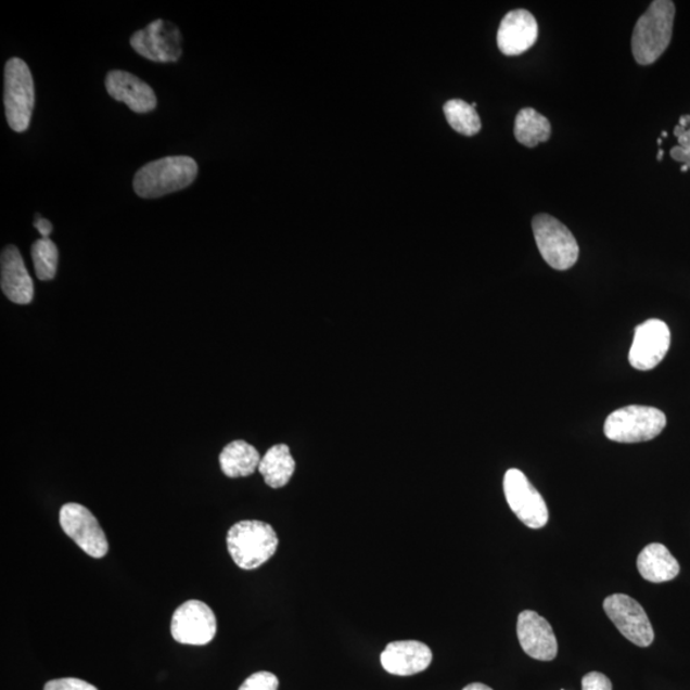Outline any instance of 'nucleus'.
I'll return each instance as SVG.
<instances>
[{"instance_id": "f257e3e1", "label": "nucleus", "mask_w": 690, "mask_h": 690, "mask_svg": "<svg viewBox=\"0 0 690 690\" xmlns=\"http://www.w3.org/2000/svg\"><path fill=\"white\" fill-rule=\"evenodd\" d=\"M675 12L677 9L670 0H656L637 21L631 35V53L641 66L657 62L670 46Z\"/></svg>"}, {"instance_id": "f03ea898", "label": "nucleus", "mask_w": 690, "mask_h": 690, "mask_svg": "<svg viewBox=\"0 0 690 690\" xmlns=\"http://www.w3.org/2000/svg\"><path fill=\"white\" fill-rule=\"evenodd\" d=\"M199 165L190 156H167L136 173L135 192L142 199H157L184 190L195 182Z\"/></svg>"}, {"instance_id": "7ed1b4c3", "label": "nucleus", "mask_w": 690, "mask_h": 690, "mask_svg": "<svg viewBox=\"0 0 690 690\" xmlns=\"http://www.w3.org/2000/svg\"><path fill=\"white\" fill-rule=\"evenodd\" d=\"M227 545L241 570L254 571L274 557L279 540L269 523L241 521L228 531Z\"/></svg>"}, {"instance_id": "20e7f679", "label": "nucleus", "mask_w": 690, "mask_h": 690, "mask_svg": "<svg viewBox=\"0 0 690 690\" xmlns=\"http://www.w3.org/2000/svg\"><path fill=\"white\" fill-rule=\"evenodd\" d=\"M666 416L657 408L628 406L611 413L603 433L611 442L635 444L650 442L663 433Z\"/></svg>"}, {"instance_id": "39448f33", "label": "nucleus", "mask_w": 690, "mask_h": 690, "mask_svg": "<svg viewBox=\"0 0 690 690\" xmlns=\"http://www.w3.org/2000/svg\"><path fill=\"white\" fill-rule=\"evenodd\" d=\"M4 106L7 120L14 132L30 126L35 106L34 78L26 62L12 58L4 69Z\"/></svg>"}, {"instance_id": "423d86ee", "label": "nucleus", "mask_w": 690, "mask_h": 690, "mask_svg": "<svg viewBox=\"0 0 690 690\" xmlns=\"http://www.w3.org/2000/svg\"><path fill=\"white\" fill-rule=\"evenodd\" d=\"M538 251L552 269L565 271L578 261L577 240L562 221L549 214H538L532 220Z\"/></svg>"}, {"instance_id": "0eeeda50", "label": "nucleus", "mask_w": 690, "mask_h": 690, "mask_svg": "<svg viewBox=\"0 0 690 690\" xmlns=\"http://www.w3.org/2000/svg\"><path fill=\"white\" fill-rule=\"evenodd\" d=\"M504 494L510 509L527 527L540 529L548 524V506L522 471L512 469L506 473Z\"/></svg>"}, {"instance_id": "6e6552de", "label": "nucleus", "mask_w": 690, "mask_h": 690, "mask_svg": "<svg viewBox=\"0 0 690 690\" xmlns=\"http://www.w3.org/2000/svg\"><path fill=\"white\" fill-rule=\"evenodd\" d=\"M61 527L82 551L91 558H104L110 550L106 536L95 516L88 508L76 502L63 506L60 513Z\"/></svg>"}, {"instance_id": "1a4fd4ad", "label": "nucleus", "mask_w": 690, "mask_h": 690, "mask_svg": "<svg viewBox=\"0 0 690 690\" xmlns=\"http://www.w3.org/2000/svg\"><path fill=\"white\" fill-rule=\"evenodd\" d=\"M170 630L178 643L205 646L217 635V617L205 602L186 601L173 614Z\"/></svg>"}, {"instance_id": "9d476101", "label": "nucleus", "mask_w": 690, "mask_h": 690, "mask_svg": "<svg viewBox=\"0 0 690 690\" xmlns=\"http://www.w3.org/2000/svg\"><path fill=\"white\" fill-rule=\"evenodd\" d=\"M603 610L622 635L638 647H649L655 639L644 609L628 595L615 593L603 601Z\"/></svg>"}, {"instance_id": "9b49d317", "label": "nucleus", "mask_w": 690, "mask_h": 690, "mask_svg": "<svg viewBox=\"0 0 690 690\" xmlns=\"http://www.w3.org/2000/svg\"><path fill=\"white\" fill-rule=\"evenodd\" d=\"M182 34L168 21L156 20L135 33L131 47L136 53L156 63H173L182 56Z\"/></svg>"}, {"instance_id": "f8f14e48", "label": "nucleus", "mask_w": 690, "mask_h": 690, "mask_svg": "<svg viewBox=\"0 0 690 690\" xmlns=\"http://www.w3.org/2000/svg\"><path fill=\"white\" fill-rule=\"evenodd\" d=\"M670 329L664 321L652 319L636 328L629 352V362L639 371L657 368L670 348Z\"/></svg>"}, {"instance_id": "ddd939ff", "label": "nucleus", "mask_w": 690, "mask_h": 690, "mask_svg": "<svg viewBox=\"0 0 690 690\" xmlns=\"http://www.w3.org/2000/svg\"><path fill=\"white\" fill-rule=\"evenodd\" d=\"M516 635L524 652L535 660L552 661L558 655V641L551 625L541 615L524 610L518 616Z\"/></svg>"}, {"instance_id": "4468645a", "label": "nucleus", "mask_w": 690, "mask_h": 690, "mask_svg": "<svg viewBox=\"0 0 690 690\" xmlns=\"http://www.w3.org/2000/svg\"><path fill=\"white\" fill-rule=\"evenodd\" d=\"M538 39V25L534 14L526 10L509 12L498 30V47L508 56L526 53Z\"/></svg>"}, {"instance_id": "2eb2a0df", "label": "nucleus", "mask_w": 690, "mask_h": 690, "mask_svg": "<svg viewBox=\"0 0 690 690\" xmlns=\"http://www.w3.org/2000/svg\"><path fill=\"white\" fill-rule=\"evenodd\" d=\"M106 91L117 102L125 103L129 110L145 114L153 112L157 99L151 86L126 71H112L106 76Z\"/></svg>"}, {"instance_id": "dca6fc26", "label": "nucleus", "mask_w": 690, "mask_h": 690, "mask_svg": "<svg viewBox=\"0 0 690 690\" xmlns=\"http://www.w3.org/2000/svg\"><path fill=\"white\" fill-rule=\"evenodd\" d=\"M380 660L387 673L409 677L426 670L433 661V652L419 641H398L387 644Z\"/></svg>"}, {"instance_id": "f3484780", "label": "nucleus", "mask_w": 690, "mask_h": 690, "mask_svg": "<svg viewBox=\"0 0 690 690\" xmlns=\"http://www.w3.org/2000/svg\"><path fill=\"white\" fill-rule=\"evenodd\" d=\"M0 285L5 297L17 305L31 304L34 282L16 246L3 250L0 258Z\"/></svg>"}, {"instance_id": "a211bd4d", "label": "nucleus", "mask_w": 690, "mask_h": 690, "mask_svg": "<svg viewBox=\"0 0 690 690\" xmlns=\"http://www.w3.org/2000/svg\"><path fill=\"white\" fill-rule=\"evenodd\" d=\"M639 574L652 584H664L678 577L680 565L663 544H651L637 559Z\"/></svg>"}, {"instance_id": "6ab92c4d", "label": "nucleus", "mask_w": 690, "mask_h": 690, "mask_svg": "<svg viewBox=\"0 0 690 690\" xmlns=\"http://www.w3.org/2000/svg\"><path fill=\"white\" fill-rule=\"evenodd\" d=\"M219 462L220 469L227 477H247L258 470L261 457L253 445L243 440H235L222 449Z\"/></svg>"}, {"instance_id": "aec40b11", "label": "nucleus", "mask_w": 690, "mask_h": 690, "mask_svg": "<svg viewBox=\"0 0 690 690\" xmlns=\"http://www.w3.org/2000/svg\"><path fill=\"white\" fill-rule=\"evenodd\" d=\"M296 462L291 455L290 447L285 444H278L271 447L261 458L258 472L263 474L266 485L271 488L284 487L290 483Z\"/></svg>"}, {"instance_id": "412c9836", "label": "nucleus", "mask_w": 690, "mask_h": 690, "mask_svg": "<svg viewBox=\"0 0 690 690\" xmlns=\"http://www.w3.org/2000/svg\"><path fill=\"white\" fill-rule=\"evenodd\" d=\"M551 132L549 119L534 107H524L516 114L514 136L522 145L534 149L538 143L549 141Z\"/></svg>"}, {"instance_id": "4be33fe9", "label": "nucleus", "mask_w": 690, "mask_h": 690, "mask_svg": "<svg viewBox=\"0 0 690 690\" xmlns=\"http://www.w3.org/2000/svg\"><path fill=\"white\" fill-rule=\"evenodd\" d=\"M444 114L448 124L456 132L464 136H474L481 131V119L476 110L465 103L464 100H449L444 105Z\"/></svg>"}, {"instance_id": "5701e85b", "label": "nucleus", "mask_w": 690, "mask_h": 690, "mask_svg": "<svg viewBox=\"0 0 690 690\" xmlns=\"http://www.w3.org/2000/svg\"><path fill=\"white\" fill-rule=\"evenodd\" d=\"M31 256L36 276L40 280H52L56 276L58 248L50 239H40L33 244Z\"/></svg>"}, {"instance_id": "b1692460", "label": "nucleus", "mask_w": 690, "mask_h": 690, "mask_svg": "<svg viewBox=\"0 0 690 690\" xmlns=\"http://www.w3.org/2000/svg\"><path fill=\"white\" fill-rule=\"evenodd\" d=\"M674 135L677 136L679 145L672 149L670 155L675 162L682 163L690 169V125H678L674 129Z\"/></svg>"}, {"instance_id": "393cba45", "label": "nucleus", "mask_w": 690, "mask_h": 690, "mask_svg": "<svg viewBox=\"0 0 690 690\" xmlns=\"http://www.w3.org/2000/svg\"><path fill=\"white\" fill-rule=\"evenodd\" d=\"M278 688L279 679L274 674L258 672L244 680L239 690H278Z\"/></svg>"}, {"instance_id": "a878e982", "label": "nucleus", "mask_w": 690, "mask_h": 690, "mask_svg": "<svg viewBox=\"0 0 690 690\" xmlns=\"http://www.w3.org/2000/svg\"><path fill=\"white\" fill-rule=\"evenodd\" d=\"M44 690H98V688L81 679L63 678L48 681Z\"/></svg>"}, {"instance_id": "bb28decb", "label": "nucleus", "mask_w": 690, "mask_h": 690, "mask_svg": "<svg viewBox=\"0 0 690 690\" xmlns=\"http://www.w3.org/2000/svg\"><path fill=\"white\" fill-rule=\"evenodd\" d=\"M582 690H613V682L602 673L592 672L582 679Z\"/></svg>"}, {"instance_id": "cd10ccee", "label": "nucleus", "mask_w": 690, "mask_h": 690, "mask_svg": "<svg viewBox=\"0 0 690 690\" xmlns=\"http://www.w3.org/2000/svg\"><path fill=\"white\" fill-rule=\"evenodd\" d=\"M34 226L36 229L39 230L42 239H49V234L52 233L53 229L52 222L47 219L40 218L38 215V220H35Z\"/></svg>"}, {"instance_id": "c85d7f7f", "label": "nucleus", "mask_w": 690, "mask_h": 690, "mask_svg": "<svg viewBox=\"0 0 690 690\" xmlns=\"http://www.w3.org/2000/svg\"><path fill=\"white\" fill-rule=\"evenodd\" d=\"M463 690H494V689L483 685V682H473V685L467 686Z\"/></svg>"}, {"instance_id": "c756f323", "label": "nucleus", "mask_w": 690, "mask_h": 690, "mask_svg": "<svg viewBox=\"0 0 690 690\" xmlns=\"http://www.w3.org/2000/svg\"><path fill=\"white\" fill-rule=\"evenodd\" d=\"M663 156H664V151H663V150H660V151H659V155H657V161H659V162L663 161Z\"/></svg>"}, {"instance_id": "7c9ffc66", "label": "nucleus", "mask_w": 690, "mask_h": 690, "mask_svg": "<svg viewBox=\"0 0 690 690\" xmlns=\"http://www.w3.org/2000/svg\"><path fill=\"white\" fill-rule=\"evenodd\" d=\"M688 169L687 165H682L681 171H687Z\"/></svg>"}, {"instance_id": "2f4dec72", "label": "nucleus", "mask_w": 690, "mask_h": 690, "mask_svg": "<svg viewBox=\"0 0 690 690\" xmlns=\"http://www.w3.org/2000/svg\"><path fill=\"white\" fill-rule=\"evenodd\" d=\"M661 136H663V138H667V133L666 132L661 133Z\"/></svg>"}]
</instances>
